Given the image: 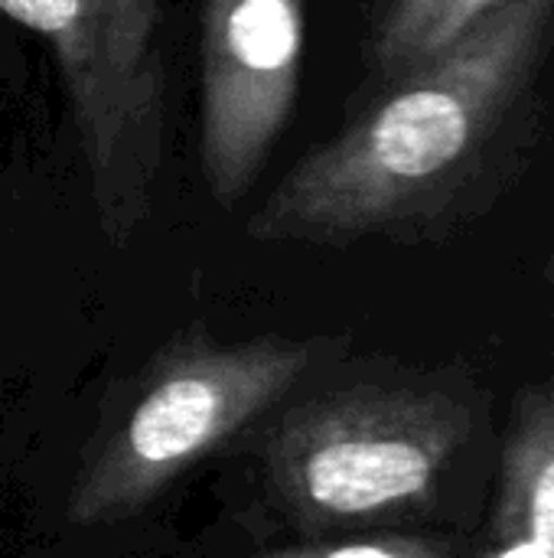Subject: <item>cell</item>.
Listing matches in <instances>:
<instances>
[{
    "label": "cell",
    "mask_w": 554,
    "mask_h": 558,
    "mask_svg": "<svg viewBox=\"0 0 554 558\" xmlns=\"http://www.w3.org/2000/svg\"><path fill=\"white\" fill-rule=\"evenodd\" d=\"M554 0H506L428 62L376 85L248 219L258 242L424 239L487 206L539 128Z\"/></svg>",
    "instance_id": "cell-1"
},
{
    "label": "cell",
    "mask_w": 554,
    "mask_h": 558,
    "mask_svg": "<svg viewBox=\"0 0 554 558\" xmlns=\"http://www.w3.org/2000/svg\"><path fill=\"white\" fill-rule=\"evenodd\" d=\"M317 356L320 343L287 337L242 343L180 337L150 363L118 428L91 451L72 487L69 520L108 526L140 513L180 474L297 389Z\"/></svg>",
    "instance_id": "cell-2"
},
{
    "label": "cell",
    "mask_w": 554,
    "mask_h": 558,
    "mask_svg": "<svg viewBox=\"0 0 554 558\" xmlns=\"http://www.w3.org/2000/svg\"><path fill=\"white\" fill-rule=\"evenodd\" d=\"M0 16L52 46L101 232L127 242L163 163V0H0Z\"/></svg>",
    "instance_id": "cell-3"
},
{
    "label": "cell",
    "mask_w": 554,
    "mask_h": 558,
    "mask_svg": "<svg viewBox=\"0 0 554 558\" xmlns=\"http://www.w3.org/2000/svg\"><path fill=\"white\" fill-rule=\"evenodd\" d=\"M421 409L353 389L287 409L264 441V477L297 530L376 517L418 500L438 471Z\"/></svg>",
    "instance_id": "cell-4"
},
{
    "label": "cell",
    "mask_w": 554,
    "mask_h": 558,
    "mask_svg": "<svg viewBox=\"0 0 554 558\" xmlns=\"http://www.w3.org/2000/svg\"><path fill=\"white\" fill-rule=\"evenodd\" d=\"M304 0H206L202 177L225 206L248 196L294 114Z\"/></svg>",
    "instance_id": "cell-5"
},
{
    "label": "cell",
    "mask_w": 554,
    "mask_h": 558,
    "mask_svg": "<svg viewBox=\"0 0 554 558\" xmlns=\"http://www.w3.org/2000/svg\"><path fill=\"white\" fill-rule=\"evenodd\" d=\"M506 0H385L366 39L372 88L428 62Z\"/></svg>",
    "instance_id": "cell-6"
},
{
    "label": "cell",
    "mask_w": 554,
    "mask_h": 558,
    "mask_svg": "<svg viewBox=\"0 0 554 558\" xmlns=\"http://www.w3.org/2000/svg\"><path fill=\"white\" fill-rule=\"evenodd\" d=\"M245 558H434L408 539H346V543H294Z\"/></svg>",
    "instance_id": "cell-7"
},
{
    "label": "cell",
    "mask_w": 554,
    "mask_h": 558,
    "mask_svg": "<svg viewBox=\"0 0 554 558\" xmlns=\"http://www.w3.org/2000/svg\"><path fill=\"white\" fill-rule=\"evenodd\" d=\"M529 533L535 546L554 556V458L535 474L529 500Z\"/></svg>",
    "instance_id": "cell-8"
},
{
    "label": "cell",
    "mask_w": 554,
    "mask_h": 558,
    "mask_svg": "<svg viewBox=\"0 0 554 558\" xmlns=\"http://www.w3.org/2000/svg\"><path fill=\"white\" fill-rule=\"evenodd\" d=\"M496 558H554V556L552 553H545L542 546H535V543H519V546H513V549L500 553Z\"/></svg>",
    "instance_id": "cell-9"
}]
</instances>
